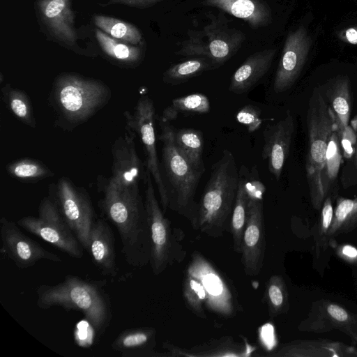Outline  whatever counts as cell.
Segmentation results:
<instances>
[{
  "instance_id": "6da1fadb",
  "label": "cell",
  "mask_w": 357,
  "mask_h": 357,
  "mask_svg": "<svg viewBox=\"0 0 357 357\" xmlns=\"http://www.w3.org/2000/svg\"><path fill=\"white\" fill-rule=\"evenodd\" d=\"M98 202L105 219L115 226L121 242V252L133 268H142L150 262L151 241L144 202L139 190L118 185L110 178L98 176Z\"/></svg>"
},
{
  "instance_id": "7a4b0ae2",
  "label": "cell",
  "mask_w": 357,
  "mask_h": 357,
  "mask_svg": "<svg viewBox=\"0 0 357 357\" xmlns=\"http://www.w3.org/2000/svg\"><path fill=\"white\" fill-rule=\"evenodd\" d=\"M106 284V280H89L68 274L57 284L38 286L36 305L42 310L59 307L81 312L100 337L113 318L111 298L104 289Z\"/></svg>"
},
{
  "instance_id": "3957f363",
  "label": "cell",
  "mask_w": 357,
  "mask_h": 357,
  "mask_svg": "<svg viewBox=\"0 0 357 357\" xmlns=\"http://www.w3.org/2000/svg\"><path fill=\"white\" fill-rule=\"evenodd\" d=\"M112 98L102 81L75 73H62L52 85L48 98L57 126L72 130L102 109Z\"/></svg>"
},
{
  "instance_id": "277c9868",
  "label": "cell",
  "mask_w": 357,
  "mask_h": 357,
  "mask_svg": "<svg viewBox=\"0 0 357 357\" xmlns=\"http://www.w3.org/2000/svg\"><path fill=\"white\" fill-rule=\"evenodd\" d=\"M238 176L233 153L224 149L222 156L212 166L198 204L195 229L213 238L222 236L234 206Z\"/></svg>"
},
{
  "instance_id": "5b68a950",
  "label": "cell",
  "mask_w": 357,
  "mask_h": 357,
  "mask_svg": "<svg viewBox=\"0 0 357 357\" xmlns=\"http://www.w3.org/2000/svg\"><path fill=\"white\" fill-rule=\"evenodd\" d=\"M162 143V165L169 208L187 219L195 229L198 204L195 194L202 176L178 151L174 142V129L169 121L159 118Z\"/></svg>"
},
{
  "instance_id": "8992f818",
  "label": "cell",
  "mask_w": 357,
  "mask_h": 357,
  "mask_svg": "<svg viewBox=\"0 0 357 357\" xmlns=\"http://www.w3.org/2000/svg\"><path fill=\"white\" fill-rule=\"evenodd\" d=\"M306 122L308 136L306 178L311 204L315 210H320L326 198L322 179L328 144L337 126L319 88H315L310 96Z\"/></svg>"
},
{
  "instance_id": "52a82bcc",
  "label": "cell",
  "mask_w": 357,
  "mask_h": 357,
  "mask_svg": "<svg viewBox=\"0 0 357 357\" xmlns=\"http://www.w3.org/2000/svg\"><path fill=\"white\" fill-rule=\"evenodd\" d=\"M144 184V204L151 241L149 264L153 273L158 275L176 261L183 260V234L181 230L172 229L170 221L165 216L155 196L152 176L147 169Z\"/></svg>"
},
{
  "instance_id": "ba28073f",
  "label": "cell",
  "mask_w": 357,
  "mask_h": 357,
  "mask_svg": "<svg viewBox=\"0 0 357 357\" xmlns=\"http://www.w3.org/2000/svg\"><path fill=\"white\" fill-rule=\"evenodd\" d=\"M48 195L84 250L89 252L90 231L97 216L87 192L62 176L56 184L50 185Z\"/></svg>"
},
{
  "instance_id": "9c48e42d",
  "label": "cell",
  "mask_w": 357,
  "mask_h": 357,
  "mask_svg": "<svg viewBox=\"0 0 357 357\" xmlns=\"http://www.w3.org/2000/svg\"><path fill=\"white\" fill-rule=\"evenodd\" d=\"M16 223L71 257H83V247L49 195L40 202L38 216H24Z\"/></svg>"
},
{
  "instance_id": "30bf717a",
  "label": "cell",
  "mask_w": 357,
  "mask_h": 357,
  "mask_svg": "<svg viewBox=\"0 0 357 357\" xmlns=\"http://www.w3.org/2000/svg\"><path fill=\"white\" fill-rule=\"evenodd\" d=\"M123 114L126 128L137 134L142 144L146 169L150 172L156 185L161 207L165 213L169 208V199L156 149L155 109L153 102L149 97L142 96L138 99L133 112L126 110Z\"/></svg>"
},
{
  "instance_id": "8fae6325",
  "label": "cell",
  "mask_w": 357,
  "mask_h": 357,
  "mask_svg": "<svg viewBox=\"0 0 357 357\" xmlns=\"http://www.w3.org/2000/svg\"><path fill=\"white\" fill-rule=\"evenodd\" d=\"M185 271L201 282L206 296L204 306L208 310L223 317L237 313L240 306L231 286L200 252H193Z\"/></svg>"
},
{
  "instance_id": "7c38bea8",
  "label": "cell",
  "mask_w": 357,
  "mask_h": 357,
  "mask_svg": "<svg viewBox=\"0 0 357 357\" xmlns=\"http://www.w3.org/2000/svg\"><path fill=\"white\" fill-rule=\"evenodd\" d=\"M73 0H36L35 10L38 24L51 40L74 50L78 33L71 8Z\"/></svg>"
},
{
  "instance_id": "4fadbf2b",
  "label": "cell",
  "mask_w": 357,
  "mask_h": 357,
  "mask_svg": "<svg viewBox=\"0 0 357 357\" xmlns=\"http://www.w3.org/2000/svg\"><path fill=\"white\" fill-rule=\"evenodd\" d=\"M19 225L5 217L0 219L1 252L21 269L30 268L42 259L61 262L59 255L48 251L25 235Z\"/></svg>"
},
{
  "instance_id": "5bb4252c",
  "label": "cell",
  "mask_w": 357,
  "mask_h": 357,
  "mask_svg": "<svg viewBox=\"0 0 357 357\" xmlns=\"http://www.w3.org/2000/svg\"><path fill=\"white\" fill-rule=\"evenodd\" d=\"M298 328L317 333L337 330L349 336L353 345L357 344V314L328 300L314 302Z\"/></svg>"
},
{
  "instance_id": "9a60e30c",
  "label": "cell",
  "mask_w": 357,
  "mask_h": 357,
  "mask_svg": "<svg viewBox=\"0 0 357 357\" xmlns=\"http://www.w3.org/2000/svg\"><path fill=\"white\" fill-rule=\"evenodd\" d=\"M135 134L128 129L112 146V175L109 177L121 188L139 190L141 181L145 182L146 169L135 146Z\"/></svg>"
},
{
  "instance_id": "2e32d148",
  "label": "cell",
  "mask_w": 357,
  "mask_h": 357,
  "mask_svg": "<svg viewBox=\"0 0 357 357\" xmlns=\"http://www.w3.org/2000/svg\"><path fill=\"white\" fill-rule=\"evenodd\" d=\"M266 248L263 199H249L246 225L241 245V263L245 274L260 273Z\"/></svg>"
},
{
  "instance_id": "e0dca14e",
  "label": "cell",
  "mask_w": 357,
  "mask_h": 357,
  "mask_svg": "<svg viewBox=\"0 0 357 357\" xmlns=\"http://www.w3.org/2000/svg\"><path fill=\"white\" fill-rule=\"evenodd\" d=\"M310 44L311 39L303 27L289 34L275 73V92H284L294 85L305 62Z\"/></svg>"
},
{
  "instance_id": "ac0fdd59",
  "label": "cell",
  "mask_w": 357,
  "mask_h": 357,
  "mask_svg": "<svg viewBox=\"0 0 357 357\" xmlns=\"http://www.w3.org/2000/svg\"><path fill=\"white\" fill-rule=\"evenodd\" d=\"M294 119L287 111L285 116L264 131L262 158L267 160L269 172L280 180L288 158L294 132Z\"/></svg>"
},
{
  "instance_id": "d6986e66",
  "label": "cell",
  "mask_w": 357,
  "mask_h": 357,
  "mask_svg": "<svg viewBox=\"0 0 357 357\" xmlns=\"http://www.w3.org/2000/svg\"><path fill=\"white\" fill-rule=\"evenodd\" d=\"M88 252L102 275L115 278L118 275L114 234L103 218L97 217L92 225Z\"/></svg>"
},
{
  "instance_id": "ffe728a7",
  "label": "cell",
  "mask_w": 357,
  "mask_h": 357,
  "mask_svg": "<svg viewBox=\"0 0 357 357\" xmlns=\"http://www.w3.org/2000/svg\"><path fill=\"white\" fill-rule=\"evenodd\" d=\"M354 346L328 339L294 340L270 354L273 357L355 356Z\"/></svg>"
},
{
  "instance_id": "44dd1931",
  "label": "cell",
  "mask_w": 357,
  "mask_h": 357,
  "mask_svg": "<svg viewBox=\"0 0 357 357\" xmlns=\"http://www.w3.org/2000/svg\"><path fill=\"white\" fill-rule=\"evenodd\" d=\"M156 331L153 328L139 327L122 331L112 342V349L122 357H145L158 356Z\"/></svg>"
},
{
  "instance_id": "7402d4cb",
  "label": "cell",
  "mask_w": 357,
  "mask_h": 357,
  "mask_svg": "<svg viewBox=\"0 0 357 357\" xmlns=\"http://www.w3.org/2000/svg\"><path fill=\"white\" fill-rule=\"evenodd\" d=\"M322 93L342 135L349 126L351 112V88L348 77L341 75L331 80L325 85Z\"/></svg>"
},
{
  "instance_id": "603a6c76",
  "label": "cell",
  "mask_w": 357,
  "mask_h": 357,
  "mask_svg": "<svg viewBox=\"0 0 357 357\" xmlns=\"http://www.w3.org/2000/svg\"><path fill=\"white\" fill-rule=\"evenodd\" d=\"M163 347L172 356L241 357L250 356L248 352H251L245 345L234 342L230 337L212 340L188 349H182L168 342H165Z\"/></svg>"
},
{
  "instance_id": "cb8c5ba5",
  "label": "cell",
  "mask_w": 357,
  "mask_h": 357,
  "mask_svg": "<svg viewBox=\"0 0 357 357\" xmlns=\"http://www.w3.org/2000/svg\"><path fill=\"white\" fill-rule=\"evenodd\" d=\"M273 53H260L248 58L233 74L230 92L243 94L250 91L268 71Z\"/></svg>"
},
{
  "instance_id": "d4e9b609",
  "label": "cell",
  "mask_w": 357,
  "mask_h": 357,
  "mask_svg": "<svg viewBox=\"0 0 357 357\" xmlns=\"http://www.w3.org/2000/svg\"><path fill=\"white\" fill-rule=\"evenodd\" d=\"M95 36L102 52L118 65L135 68L141 62L143 52L137 45L116 39L98 28Z\"/></svg>"
},
{
  "instance_id": "484cf974",
  "label": "cell",
  "mask_w": 357,
  "mask_h": 357,
  "mask_svg": "<svg viewBox=\"0 0 357 357\" xmlns=\"http://www.w3.org/2000/svg\"><path fill=\"white\" fill-rule=\"evenodd\" d=\"M174 142L182 156L193 169L203 174L205 167L203 160L204 139L202 132L193 128L174 130Z\"/></svg>"
},
{
  "instance_id": "4316f807",
  "label": "cell",
  "mask_w": 357,
  "mask_h": 357,
  "mask_svg": "<svg viewBox=\"0 0 357 357\" xmlns=\"http://www.w3.org/2000/svg\"><path fill=\"white\" fill-rule=\"evenodd\" d=\"M357 229V197L348 199L340 197L336 200L333 221L327 238L347 234Z\"/></svg>"
},
{
  "instance_id": "83f0119b",
  "label": "cell",
  "mask_w": 357,
  "mask_h": 357,
  "mask_svg": "<svg viewBox=\"0 0 357 357\" xmlns=\"http://www.w3.org/2000/svg\"><path fill=\"white\" fill-rule=\"evenodd\" d=\"M1 91L2 100L13 115L24 125L36 128V121L29 96L9 83L6 84Z\"/></svg>"
},
{
  "instance_id": "f1b7e54d",
  "label": "cell",
  "mask_w": 357,
  "mask_h": 357,
  "mask_svg": "<svg viewBox=\"0 0 357 357\" xmlns=\"http://www.w3.org/2000/svg\"><path fill=\"white\" fill-rule=\"evenodd\" d=\"M94 24L109 36L132 45L141 43L142 36L139 30L133 24L107 15H95Z\"/></svg>"
},
{
  "instance_id": "f546056e",
  "label": "cell",
  "mask_w": 357,
  "mask_h": 357,
  "mask_svg": "<svg viewBox=\"0 0 357 357\" xmlns=\"http://www.w3.org/2000/svg\"><path fill=\"white\" fill-rule=\"evenodd\" d=\"M248 203L249 196L243 181L238 176V190L230 221L233 247L235 252L238 254L241 253L242 239L246 225Z\"/></svg>"
},
{
  "instance_id": "4dcf8cb0",
  "label": "cell",
  "mask_w": 357,
  "mask_h": 357,
  "mask_svg": "<svg viewBox=\"0 0 357 357\" xmlns=\"http://www.w3.org/2000/svg\"><path fill=\"white\" fill-rule=\"evenodd\" d=\"M211 109L210 101L206 96L195 93L174 99L172 104L162 111L160 118L167 121L174 120L180 112L206 114Z\"/></svg>"
},
{
  "instance_id": "1f68e13d",
  "label": "cell",
  "mask_w": 357,
  "mask_h": 357,
  "mask_svg": "<svg viewBox=\"0 0 357 357\" xmlns=\"http://www.w3.org/2000/svg\"><path fill=\"white\" fill-rule=\"evenodd\" d=\"M6 172L10 176L24 182H36L54 175L44 163L29 158L8 163Z\"/></svg>"
},
{
  "instance_id": "d6a6232c",
  "label": "cell",
  "mask_w": 357,
  "mask_h": 357,
  "mask_svg": "<svg viewBox=\"0 0 357 357\" xmlns=\"http://www.w3.org/2000/svg\"><path fill=\"white\" fill-rule=\"evenodd\" d=\"M265 296L271 318L288 311L289 307L288 291L282 276L275 275L270 278Z\"/></svg>"
},
{
  "instance_id": "836d02e7",
  "label": "cell",
  "mask_w": 357,
  "mask_h": 357,
  "mask_svg": "<svg viewBox=\"0 0 357 357\" xmlns=\"http://www.w3.org/2000/svg\"><path fill=\"white\" fill-rule=\"evenodd\" d=\"M342 160L341 135L336 127L330 137L326 151V158L323 174V187L328 196L331 183L333 182L339 172Z\"/></svg>"
},
{
  "instance_id": "e575fe53",
  "label": "cell",
  "mask_w": 357,
  "mask_h": 357,
  "mask_svg": "<svg viewBox=\"0 0 357 357\" xmlns=\"http://www.w3.org/2000/svg\"><path fill=\"white\" fill-rule=\"evenodd\" d=\"M183 296L186 307L197 317L206 319L204 306L205 291L201 282L189 273L184 275Z\"/></svg>"
},
{
  "instance_id": "d590c367",
  "label": "cell",
  "mask_w": 357,
  "mask_h": 357,
  "mask_svg": "<svg viewBox=\"0 0 357 357\" xmlns=\"http://www.w3.org/2000/svg\"><path fill=\"white\" fill-rule=\"evenodd\" d=\"M208 68V64L202 60H189L169 68L163 75L164 82L178 84L195 77Z\"/></svg>"
},
{
  "instance_id": "8d00e7d4",
  "label": "cell",
  "mask_w": 357,
  "mask_h": 357,
  "mask_svg": "<svg viewBox=\"0 0 357 357\" xmlns=\"http://www.w3.org/2000/svg\"><path fill=\"white\" fill-rule=\"evenodd\" d=\"M334 213L333 202L331 196H327L321 208L316 239V253L319 257L321 249L325 250L328 247L327 238Z\"/></svg>"
},
{
  "instance_id": "74e56055",
  "label": "cell",
  "mask_w": 357,
  "mask_h": 357,
  "mask_svg": "<svg viewBox=\"0 0 357 357\" xmlns=\"http://www.w3.org/2000/svg\"><path fill=\"white\" fill-rule=\"evenodd\" d=\"M236 121L246 127L249 132L258 130L263 122L261 109L252 105H245L236 114Z\"/></svg>"
},
{
  "instance_id": "f35d334b",
  "label": "cell",
  "mask_w": 357,
  "mask_h": 357,
  "mask_svg": "<svg viewBox=\"0 0 357 357\" xmlns=\"http://www.w3.org/2000/svg\"><path fill=\"white\" fill-rule=\"evenodd\" d=\"M218 3L221 5L227 10L230 11L234 16L248 19L255 12V4L250 0H216Z\"/></svg>"
},
{
  "instance_id": "ab89813d",
  "label": "cell",
  "mask_w": 357,
  "mask_h": 357,
  "mask_svg": "<svg viewBox=\"0 0 357 357\" xmlns=\"http://www.w3.org/2000/svg\"><path fill=\"white\" fill-rule=\"evenodd\" d=\"M328 246L334 250L335 255L342 260L357 266V248L349 243H337L334 239L328 242Z\"/></svg>"
},
{
  "instance_id": "60d3db41",
  "label": "cell",
  "mask_w": 357,
  "mask_h": 357,
  "mask_svg": "<svg viewBox=\"0 0 357 357\" xmlns=\"http://www.w3.org/2000/svg\"><path fill=\"white\" fill-rule=\"evenodd\" d=\"M356 144V135L352 128L347 126L341 135V146L346 158H350L354 153V145Z\"/></svg>"
},
{
  "instance_id": "b9f144b4",
  "label": "cell",
  "mask_w": 357,
  "mask_h": 357,
  "mask_svg": "<svg viewBox=\"0 0 357 357\" xmlns=\"http://www.w3.org/2000/svg\"><path fill=\"white\" fill-rule=\"evenodd\" d=\"M209 51L214 59L220 61L229 55V47L224 40L216 39L210 43Z\"/></svg>"
},
{
  "instance_id": "7bdbcfd3",
  "label": "cell",
  "mask_w": 357,
  "mask_h": 357,
  "mask_svg": "<svg viewBox=\"0 0 357 357\" xmlns=\"http://www.w3.org/2000/svg\"><path fill=\"white\" fill-rule=\"evenodd\" d=\"M160 1L162 0H107L105 3H100V5L101 6H108L119 4L137 8H145Z\"/></svg>"
},
{
  "instance_id": "ee69618b",
  "label": "cell",
  "mask_w": 357,
  "mask_h": 357,
  "mask_svg": "<svg viewBox=\"0 0 357 357\" xmlns=\"http://www.w3.org/2000/svg\"><path fill=\"white\" fill-rule=\"evenodd\" d=\"M338 37L344 43L357 45V26L344 29L338 33Z\"/></svg>"
},
{
  "instance_id": "f6af8a7d",
  "label": "cell",
  "mask_w": 357,
  "mask_h": 357,
  "mask_svg": "<svg viewBox=\"0 0 357 357\" xmlns=\"http://www.w3.org/2000/svg\"><path fill=\"white\" fill-rule=\"evenodd\" d=\"M354 162H355V165L357 168V132H356V150H355V159H354Z\"/></svg>"
},
{
  "instance_id": "bcb514c9",
  "label": "cell",
  "mask_w": 357,
  "mask_h": 357,
  "mask_svg": "<svg viewBox=\"0 0 357 357\" xmlns=\"http://www.w3.org/2000/svg\"><path fill=\"white\" fill-rule=\"evenodd\" d=\"M355 356H357V349L355 350Z\"/></svg>"
}]
</instances>
